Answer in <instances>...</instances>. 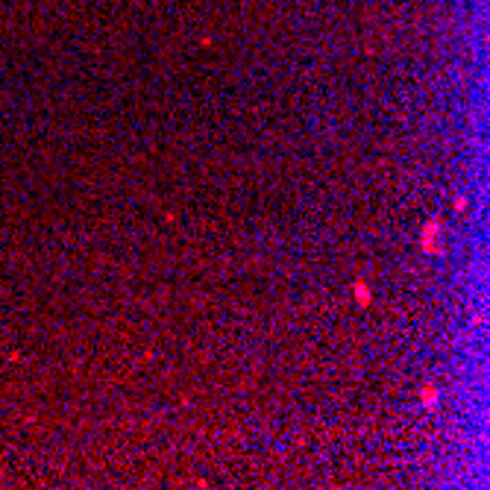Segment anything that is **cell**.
<instances>
[{
	"label": "cell",
	"mask_w": 490,
	"mask_h": 490,
	"mask_svg": "<svg viewBox=\"0 0 490 490\" xmlns=\"http://www.w3.org/2000/svg\"><path fill=\"white\" fill-rule=\"evenodd\" d=\"M355 288H358V300H361V303L367 305V303H370V297H367V285H364V282H358Z\"/></svg>",
	"instance_id": "obj_3"
},
{
	"label": "cell",
	"mask_w": 490,
	"mask_h": 490,
	"mask_svg": "<svg viewBox=\"0 0 490 490\" xmlns=\"http://www.w3.org/2000/svg\"><path fill=\"white\" fill-rule=\"evenodd\" d=\"M434 238H437V220L429 223V229L423 232V247H426L429 253H434Z\"/></svg>",
	"instance_id": "obj_1"
},
{
	"label": "cell",
	"mask_w": 490,
	"mask_h": 490,
	"mask_svg": "<svg viewBox=\"0 0 490 490\" xmlns=\"http://www.w3.org/2000/svg\"><path fill=\"white\" fill-rule=\"evenodd\" d=\"M434 399H437V387H434V385L423 387V402H429V405H432Z\"/></svg>",
	"instance_id": "obj_2"
}]
</instances>
